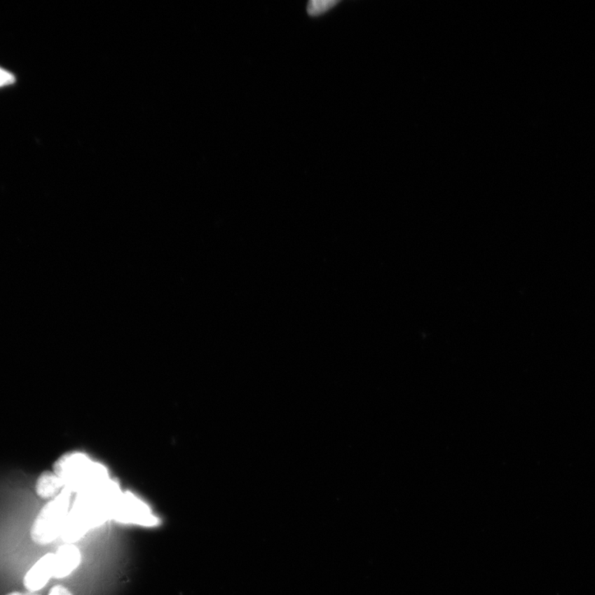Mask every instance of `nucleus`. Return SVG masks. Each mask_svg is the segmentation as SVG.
I'll list each match as a JSON object with an SVG mask.
<instances>
[{
  "label": "nucleus",
  "mask_w": 595,
  "mask_h": 595,
  "mask_svg": "<svg viewBox=\"0 0 595 595\" xmlns=\"http://www.w3.org/2000/svg\"><path fill=\"white\" fill-rule=\"evenodd\" d=\"M36 493L41 499L53 500L63 491L64 484L54 472H44L36 482Z\"/></svg>",
  "instance_id": "nucleus-7"
},
{
  "label": "nucleus",
  "mask_w": 595,
  "mask_h": 595,
  "mask_svg": "<svg viewBox=\"0 0 595 595\" xmlns=\"http://www.w3.org/2000/svg\"><path fill=\"white\" fill-rule=\"evenodd\" d=\"M53 472L62 479L64 487L76 495L110 479L104 465L77 451L62 456L55 463Z\"/></svg>",
  "instance_id": "nucleus-2"
},
{
  "label": "nucleus",
  "mask_w": 595,
  "mask_h": 595,
  "mask_svg": "<svg viewBox=\"0 0 595 595\" xmlns=\"http://www.w3.org/2000/svg\"><path fill=\"white\" fill-rule=\"evenodd\" d=\"M111 519L121 524L144 527H154L159 524V519L151 514L149 505L130 492L122 493L120 495L115 504Z\"/></svg>",
  "instance_id": "nucleus-4"
},
{
  "label": "nucleus",
  "mask_w": 595,
  "mask_h": 595,
  "mask_svg": "<svg viewBox=\"0 0 595 595\" xmlns=\"http://www.w3.org/2000/svg\"><path fill=\"white\" fill-rule=\"evenodd\" d=\"M121 495L119 484L111 479L77 493L62 529L63 541L73 544L90 529L111 519L115 504Z\"/></svg>",
  "instance_id": "nucleus-1"
},
{
  "label": "nucleus",
  "mask_w": 595,
  "mask_h": 595,
  "mask_svg": "<svg viewBox=\"0 0 595 595\" xmlns=\"http://www.w3.org/2000/svg\"><path fill=\"white\" fill-rule=\"evenodd\" d=\"M53 553H48L27 572L24 578L25 587L30 592L43 589L54 574Z\"/></svg>",
  "instance_id": "nucleus-5"
},
{
  "label": "nucleus",
  "mask_w": 595,
  "mask_h": 595,
  "mask_svg": "<svg viewBox=\"0 0 595 595\" xmlns=\"http://www.w3.org/2000/svg\"><path fill=\"white\" fill-rule=\"evenodd\" d=\"M15 76L11 72L0 67V88L15 84Z\"/></svg>",
  "instance_id": "nucleus-9"
},
{
  "label": "nucleus",
  "mask_w": 595,
  "mask_h": 595,
  "mask_svg": "<svg viewBox=\"0 0 595 595\" xmlns=\"http://www.w3.org/2000/svg\"><path fill=\"white\" fill-rule=\"evenodd\" d=\"M6 595H41V594H36L35 592H30V591H27V592L15 591V592L9 593Z\"/></svg>",
  "instance_id": "nucleus-11"
},
{
  "label": "nucleus",
  "mask_w": 595,
  "mask_h": 595,
  "mask_svg": "<svg viewBox=\"0 0 595 595\" xmlns=\"http://www.w3.org/2000/svg\"><path fill=\"white\" fill-rule=\"evenodd\" d=\"M54 555V578L67 577L81 564V552L72 543H66L60 547Z\"/></svg>",
  "instance_id": "nucleus-6"
},
{
  "label": "nucleus",
  "mask_w": 595,
  "mask_h": 595,
  "mask_svg": "<svg viewBox=\"0 0 595 595\" xmlns=\"http://www.w3.org/2000/svg\"><path fill=\"white\" fill-rule=\"evenodd\" d=\"M72 492L64 487L59 495L41 509L31 528L32 541L47 545L61 536L70 512Z\"/></svg>",
  "instance_id": "nucleus-3"
},
{
  "label": "nucleus",
  "mask_w": 595,
  "mask_h": 595,
  "mask_svg": "<svg viewBox=\"0 0 595 595\" xmlns=\"http://www.w3.org/2000/svg\"><path fill=\"white\" fill-rule=\"evenodd\" d=\"M338 3L336 0H311L308 4L307 11L310 16L321 15Z\"/></svg>",
  "instance_id": "nucleus-8"
},
{
  "label": "nucleus",
  "mask_w": 595,
  "mask_h": 595,
  "mask_svg": "<svg viewBox=\"0 0 595 595\" xmlns=\"http://www.w3.org/2000/svg\"><path fill=\"white\" fill-rule=\"evenodd\" d=\"M48 595H73V594L67 588L58 584L50 589Z\"/></svg>",
  "instance_id": "nucleus-10"
}]
</instances>
